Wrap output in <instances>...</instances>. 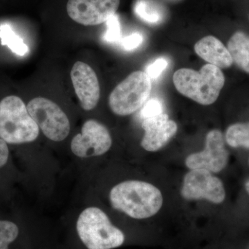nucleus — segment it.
Listing matches in <instances>:
<instances>
[{"instance_id": "nucleus-1", "label": "nucleus", "mask_w": 249, "mask_h": 249, "mask_svg": "<svg viewBox=\"0 0 249 249\" xmlns=\"http://www.w3.org/2000/svg\"><path fill=\"white\" fill-rule=\"evenodd\" d=\"M111 206L134 219L155 215L163 204V196L157 187L145 181L130 180L119 183L109 194Z\"/></svg>"}, {"instance_id": "nucleus-2", "label": "nucleus", "mask_w": 249, "mask_h": 249, "mask_svg": "<svg viewBox=\"0 0 249 249\" xmlns=\"http://www.w3.org/2000/svg\"><path fill=\"white\" fill-rule=\"evenodd\" d=\"M173 83L183 96L203 106H209L219 97L225 76L220 68L206 64L199 71L180 69L174 73Z\"/></svg>"}, {"instance_id": "nucleus-3", "label": "nucleus", "mask_w": 249, "mask_h": 249, "mask_svg": "<svg viewBox=\"0 0 249 249\" xmlns=\"http://www.w3.org/2000/svg\"><path fill=\"white\" fill-rule=\"evenodd\" d=\"M40 133L20 98L9 96L0 101V139L9 144L34 142Z\"/></svg>"}, {"instance_id": "nucleus-4", "label": "nucleus", "mask_w": 249, "mask_h": 249, "mask_svg": "<svg viewBox=\"0 0 249 249\" xmlns=\"http://www.w3.org/2000/svg\"><path fill=\"white\" fill-rule=\"evenodd\" d=\"M80 240L88 249H112L124 244V235L112 225L107 214L90 207L80 213L76 224Z\"/></svg>"}, {"instance_id": "nucleus-5", "label": "nucleus", "mask_w": 249, "mask_h": 249, "mask_svg": "<svg viewBox=\"0 0 249 249\" xmlns=\"http://www.w3.org/2000/svg\"><path fill=\"white\" fill-rule=\"evenodd\" d=\"M151 89V79L147 73L134 71L111 91L109 97V107L117 115L133 114L146 103Z\"/></svg>"}, {"instance_id": "nucleus-6", "label": "nucleus", "mask_w": 249, "mask_h": 249, "mask_svg": "<svg viewBox=\"0 0 249 249\" xmlns=\"http://www.w3.org/2000/svg\"><path fill=\"white\" fill-rule=\"evenodd\" d=\"M27 107L29 114L47 138L59 142L68 137L70 120L56 103L47 98H35L29 101Z\"/></svg>"}, {"instance_id": "nucleus-7", "label": "nucleus", "mask_w": 249, "mask_h": 249, "mask_svg": "<svg viewBox=\"0 0 249 249\" xmlns=\"http://www.w3.org/2000/svg\"><path fill=\"white\" fill-rule=\"evenodd\" d=\"M181 194L186 199H205L214 204H220L226 197L222 181L203 169L191 170L185 175Z\"/></svg>"}, {"instance_id": "nucleus-8", "label": "nucleus", "mask_w": 249, "mask_h": 249, "mask_svg": "<svg viewBox=\"0 0 249 249\" xmlns=\"http://www.w3.org/2000/svg\"><path fill=\"white\" fill-rule=\"evenodd\" d=\"M112 143L109 130L106 126L93 119L87 121L81 133L72 139L71 151L81 158L97 157L106 153Z\"/></svg>"}, {"instance_id": "nucleus-9", "label": "nucleus", "mask_w": 249, "mask_h": 249, "mask_svg": "<svg viewBox=\"0 0 249 249\" xmlns=\"http://www.w3.org/2000/svg\"><path fill=\"white\" fill-rule=\"evenodd\" d=\"M228 161L229 152L222 132L213 129L206 135L204 150L188 156L185 163L191 170L203 169L217 173L225 168Z\"/></svg>"}, {"instance_id": "nucleus-10", "label": "nucleus", "mask_w": 249, "mask_h": 249, "mask_svg": "<svg viewBox=\"0 0 249 249\" xmlns=\"http://www.w3.org/2000/svg\"><path fill=\"white\" fill-rule=\"evenodd\" d=\"M119 5L120 0H69L67 11L78 24L96 26L116 14Z\"/></svg>"}, {"instance_id": "nucleus-11", "label": "nucleus", "mask_w": 249, "mask_h": 249, "mask_svg": "<svg viewBox=\"0 0 249 249\" xmlns=\"http://www.w3.org/2000/svg\"><path fill=\"white\" fill-rule=\"evenodd\" d=\"M71 78L81 107L86 111L94 109L99 101L101 89L93 69L85 62H76L72 67Z\"/></svg>"}, {"instance_id": "nucleus-12", "label": "nucleus", "mask_w": 249, "mask_h": 249, "mask_svg": "<svg viewBox=\"0 0 249 249\" xmlns=\"http://www.w3.org/2000/svg\"><path fill=\"white\" fill-rule=\"evenodd\" d=\"M145 134L141 145L148 152H157L164 147L178 132V124L165 113L143 119Z\"/></svg>"}, {"instance_id": "nucleus-13", "label": "nucleus", "mask_w": 249, "mask_h": 249, "mask_svg": "<svg viewBox=\"0 0 249 249\" xmlns=\"http://www.w3.org/2000/svg\"><path fill=\"white\" fill-rule=\"evenodd\" d=\"M194 49L203 60L219 68H229L233 62L227 47L214 36L203 37L196 42Z\"/></svg>"}, {"instance_id": "nucleus-14", "label": "nucleus", "mask_w": 249, "mask_h": 249, "mask_svg": "<svg viewBox=\"0 0 249 249\" xmlns=\"http://www.w3.org/2000/svg\"><path fill=\"white\" fill-rule=\"evenodd\" d=\"M227 49L232 61L242 71L249 73V37L242 31L235 33L228 42Z\"/></svg>"}, {"instance_id": "nucleus-15", "label": "nucleus", "mask_w": 249, "mask_h": 249, "mask_svg": "<svg viewBox=\"0 0 249 249\" xmlns=\"http://www.w3.org/2000/svg\"><path fill=\"white\" fill-rule=\"evenodd\" d=\"M137 17L148 24H159L164 18V11L152 0H137L134 6Z\"/></svg>"}, {"instance_id": "nucleus-16", "label": "nucleus", "mask_w": 249, "mask_h": 249, "mask_svg": "<svg viewBox=\"0 0 249 249\" xmlns=\"http://www.w3.org/2000/svg\"><path fill=\"white\" fill-rule=\"evenodd\" d=\"M0 40L1 45L7 46L13 53L19 56H24L29 52V47L22 37L16 34L7 23L0 24Z\"/></svg>"}, {"instance_id": "nucleus-17", "label": "nucleus", "mask_w": 249, "mask_h": 249, "mask_svg": "<svg viewBox=\"0 0 249 249\" xmlns=\"http://www.w3.org/2000/svg\"><path fill=\"white\" fill-rule=\"evenodd\" d=\"M226 142L231 147L249 148V123L229 126L226 132Z\"/></svg>"}, {"instance_id": "nucleus-18", "label": "nucleus", "mask_w": 249, "mask_h": 249, "mask_svg": "<svg viewBox=\"0 0 249 249\" xmlns=\"http://www.w3.org/2000/svg\"><path fill=\"white\" fill-rule=\"evenodd\" d=\"M19 229L11 221L0 219V249H9V245L17 239Z\"/></svg>"}, {"instance_id": "nucleus-19", "label": "nucleus", "mask_w": 249, "mask_h": 249, "mask_svg": "<svg viewBox=\"0 0 249 249\" xmlns=\"http://www.w3.org/2000/svg\"><path fill=\"white\" fill-rule=\"evenodd\" d=\"M107 30L104 36L105 40L108 42H117L121 40V29L120 21L117 15L114 14L106 21Z\"/></svg>"}, {"instance_id": "nucleus-20", "label": "nucleus", "mask_w": 249, "mask_h": 249, "mask_svg": "<svg viewBox=\"0 0 249 249\" xmlns=\"http://www.w3.org/2000/svg\"><path fill=\"white\" fill-rule=\"evenodd\" d=\"M163 111V106L161 101L158 98H152L146 101L141 110V118L143 119L152 116L159 115Z\"/></svg>"}, {"instance_id": "nucleus-21", "label": "nucleus", "mask_w": 249, "mask_h": 249, "mask_svg": "<svg viewBox=\"0 0 249 249\" xmlns=\"http://www.w3.org/2000/svg\"><path fill=\"white\" fill-rule=\"evenodd\" d=\"M168 66V59L160 57L150 63L145 69V72L150 79L155 80L160 76Z\"/></svg>"}, {"instance_id": "nucleus-22", "label": "nucleus", "mask_w": 249, "mask_h": 249, "mask_svg": "<svg viewBox=\"0 0 249 249\" xmlns=\"http://www.w3.org/2000/svg\"><path fill=\"white\" fill-rule=\"evenodd\" d=\"M143 42V37L139 33H134L121 40V45L127 51L134 50L138 48Z\"/></svg>"}, {"instance_id": "nucleus-23", "label": "nucleus", "mask_w": 249, "mask_h": 249, "mask_svg": "<svg viewBox=\"0 0 249 249\" xmlns=\"http://www.w3.org/2000/svg\"><path fill=\"white\" fill-rule=\"evenodd\" d=\"M9 157V149L7 142L0 139V169L7 163Z\"/></svg>"}, {"instance_id": "nucleus-24", "label": "nucleus", "mask_w": 249, "mask_h": 249, "mask_svg": "<svg viewBox=\"0 0 249 249\" xmlns=\"http://www.w3.org/2000/svg\"><path fill=\"white\" fill-rule=\"evenodd\" d=\"M245 189L246 191H247V193H248V194L249 195V181H247V182L246 183Z\"/></svg>"}]
</instances>
